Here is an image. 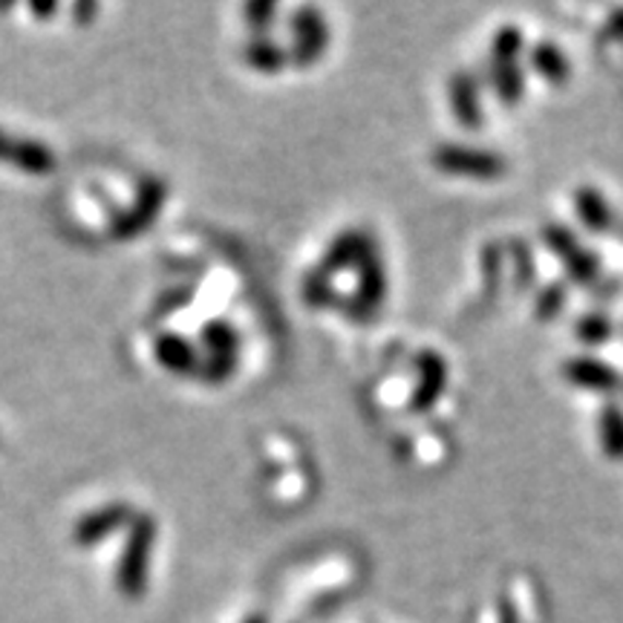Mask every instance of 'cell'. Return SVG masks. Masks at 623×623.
<instances>
[{"instance_id": "1", "label": "cell", "mask_w": 623, "mask_h": 623, "mask_svg": "<svg viewBox=\"0 0 623 623\" xmlns=\"http://www.w3.org/2000/svg\"><path fill=\"white\" fill-rule=\"evenodd\" d=\"M156 540V519L151 514H139L130 523L128 542H124L122 560L116 568V586L128 600H139L147 589V568H151V551Z\"/></svg>"}, {"instance_id": "2", "label": "cell", "mask_w": 623, "mask_h": 623, "mask_svg": "<svg viewBox=\"0 0 623 623\" xmlns=\"http://www.w3.org/2000/svg\"><path fill=\"white\" fill-rule=\"evenodd\" d=\"M430 159H433V168L442 170V173H451V177L496 179L508 170L500 154L465 145H439Z\"/></svg>"}, {"instance_id": "3", "label": "cell", "mask_w": 623, "mask_h": 623, "mask_svg": "<svg viewBox=\"0 0 623 623\" xmlns=\"http://www.w3.org/2000/svg\"><path fill=\"white\" fill-rule=\"evenodd\" d=\"M165 196H168V185H165L163 179L156 177L142 179L133 205L113 219L110 237H113V240H130V237L142 235V231L159 217V211H163L165 205Z\"/></svg>"}, {"instance_id": "4", "label": "cell", "mask_w": 623, "mask_h": 623, "mask_svg": "<svg viewBox=\"0 0 623 623\" xmlns=\"http://www.w3.org/2000/svg\"><path fill=\"white\" fill-rule=\"evenodd\" d=\"M542 240H546V245L558 254V260L563 263V268H566V275L572 277L575 284L591 286L598 280L600 275L598 260L591 257L589 251L577 243V237L572 235L566 226H546L542 228Z\"/></svg>"}, {"instance_id": "5", "label": "cell", "mask_w": 623, "mask_h": 623, "mask_svg": "<svg viewBox=\"0 0 623 623\" xmlns=\"http://www.w3.org/2000/svg\"><path fill=\"white\" fill-rule=\"evenodd\" d=\"M356 268H358L356 298L349 300L344 309H349V315L367 318L373 315L375 309L381 307L384 295H387V275H384V263H381L375 243L367 245L364 254L358 257Z\"/></svg>"}, {"instance_id": "6", "label": "cell", "mask_w": 623, "mask_h": 623, "mask_svg": "<svg viewBox=\"0 0 623 623\" xmlns=\"http://www.w3.org/2000/svg\"><path fill=\"white\" fill-rule=\"evenodd\" d=\"M291 35H295V47L289 52V61H295L298 67H312L318 58L324 56L330 29H326V21L318 9H298L291 15Z\"/></svg>"}, {"instance_id": "7", "label": "cell", "mask_w": 623, "mask_h": 623, "mask_svg": "<svg viewBox=\"0 0 623 623\" xmlns=\"http://www.w3.org/2000/svg\"><path fill=\"white\" fill-rule=\"evenodd\" d=\"M0 163L15 165L24 173L33 177H47L58 168V159L52 147L35 142V139H15L7 130H0Z\"/></svg>"}, {"instance_id": "8", "label": "cell", "mask_w": 623, "mask_h": 623, "mask_svg": "<svg viewBox=\"0 0 623 623\" xmlns=\"http://www.w3.org/2000/svg\"><path fill=\"white\" fill-rule=\"evenodd\" d=\"M130 523H133V508H130L128 502H110V505H105V508L93 511V514L79 519L73 540H75V546L89 549V546L107 540L113 531L130 526Z\"/></svg>"}, {"instance_id": "9", "label": "cell", "mask_w": 623, "mask_h": 623, "mask_svg": "<svg viewBox=\"0 0 623 623\" xmlns=\"http://www.w3.org/2000/svg\"><path fill=\"white\" fill-rule=\"evenodd\" d=\"M416 370H419V381H416L414 398H410V410L416 414H424L430 407L436 405L442 393L447 387V364L445 358L433 352V349H424L416 358Z\"/></svg>"}, {"instance_id": "10", "label": "cell", "mask_w": 623, "mask_h": 623, "mask_svg": "<svg viewBox=\"0 0 623 623\" xmlns=\"http://www.w3.org/2000/svg\"><path fill=\"white\" fill-rule=\"evenodd\" d=\"M370 243H373V237H367L364 231H358V228L340 231V235L333 240V245L326 249L324 260H321V266L312 272V277H318V280H326V284H333L335 275L347 272L349 266H356L358 257L364 254L367 245Z\"/></svg>"}, {"instance_id": "11", "label": "cell", "mask_w": 623, "mask_h": 623, "mask_svg": "<svg viewBox=\"0 0 623 623\" xmlns=\"http://www.w3.org/2000/svg\"><path fill=\"white\" fill-rule=\"evenodd\" d=\"M154 356L156 361L173 375H196L200 373V356L191 347V340H185L177 333H163L154 340Z\"/></svg>"}, {"instance_id": "12", "label": "cell", "mask_w": 623, "mask_h": 623, "mask_svg": "<svg viewBox=\"0 0 623 623\" xmlns=\"http://www.w3.org/2000/svg\"><path fill=\"white\" fill-rule=\"evenodd\" d=\"M451 110L462 128H479L482 124V101H479V84L470 73H456L447 87Z\"/></svg>"}, {"instance_id": "13", "label": "cell", "mask_w": 623, "mask_h": 623, "mask_svg": "<svg viewBox=\"0 0 623 623\" xmlns=\"http://www.w3.org/2000/svg\"><path fill=\"white\" fill-rule=\"evenodd\" d=\"M563 375H566V381H572L575 387L595 390V393H612V390H618V384H621V379H618L612 367L589 356L566 361Z\"/></svg>"}, {"instance_id": "14", "label": "cell", "mask_w": 623, "mask_h": 623, "mask_svg": "<svg viewBox=\"0 0 623 623\" xmlns=\"http://www.w3.org/2000/svg\"><path fill=\"white\" fill-rule=\"evenodd\" d=\"M575 205H577V217L586 228L591 231H603V228L612 223V211H609L607 196L600 194L598 188H577L575 191Z\"/></svg>"}, {"instance_id": "15", "label": "cell", "mask_w": 623, "mask_h": 623, "mask_svg": "<svg viewBox=\"0 0 623 623\" xmlns=\"http://www.w3.org/2000/svg\"><path fill=\"white\" fill-rule=\"evenodd\" d=\"M531 64H535L537 75H542L549 84H566L572 75V64L563 56V49L554 44H537L531 49Z\"/></svg>"}, {"instance_id": "16", "label": "cell", "mask_w": 623, "mask_h": 623, "mask_svg": "<svg viewBox=\"0 0 623 623\" xmlns=\"http://www.w3.org/2000/svg\"><path fill=\"white\" fill-rule=\"evenodd\" d=\"M245 61H249L254 70H260V73H280L286 67V61H289V52L280 47H275L272 41H266V38H257V41H251L249 47H245Z\"/></svg>"}, {"instance_id": "17", "label": "cell", "mask_w": 623, "mask_h": 623, "mask_svg": "<svg viewBox=\"0 0 623 623\" xmlns=\"http://www.w3.org/2000/svg\"><path fill=\"white\" fill-rule=\"evenodd\" d=\"M203 344L208 349V358H237V344L240 335L226 321H211L203 330Z\"/></svg>"}, {"instance_id": "18", "label": "cell", "mask_w": 623, "mask_h": 623, "mask_svg": "<svg viewBox=\"0 0 623 623\" xmlns=\"http://www.w3.org/2000/svg\"><path fill=\"white\" fill-rule=\"evenodd\" d=\"M519 52H523V33L511 24L502 26L500 33L494 35V44H491V70H496V67H514Z\"/></svg>"}, {"instance_id": "19", "label": "cell", "mask_w": 623, "mask_h": 623, "mask_svg": "<svg viewBox=\"0 0 623 623\" xmlns=\"http://www.w3.org/2000/svg\"><path fill=\"white\" fill-rule=\"evenodd\" d=\"M600 442L612 459H623V414L621 407L607 405L600 410Z\"/></svg>"}, {"instance_id": "20", "label": "cell", "mask_w": 623, "mask_h": 623, "mask_svg": "<svg viewBox=\"0 0 623 623\" xmlns=\"http://www.w3.org/2000/svg\"><path fill=\"white\" fill-rule=\"evenodd\" d=\"M491 82H494L496 98H500L502 105H517L519 98H523V89H526V82H523V73L517 70V64L491 70Z\"/></svg>"}, {"instance_id": "21", "label": "cell", "mask_w": 623, "mask_h": 623, "mask_svg": "<svg viewBox=\"0 0 623 623\" xmlns=\"http://www.w3.org/2000/svg\"><path fill=\"white\" fill-rule=\"evenodd\" d=\"M575 333L583 344H600V340H607L609 335H612V324H609V318L603 315H586L580 324H577Z\"/></svg>"}, {"instance_id": "22", "label": "cell", "mask_w": 623, "mask_h": 623, "mask_svg": "<svg viewBox=\"0 0 623 623\" xmlns=\"http://www.w3.org/2000/svg\"><path fill=\"white\" fill-rule=\"evenodd\" d=\"M563 307H566V286H549V289L540 295V300H537V318H540V321H549V318L558 315Z\"/></svg>"}, {"instance_id": "23", "label": "cell", "mask_w": 623, "mask_h": 623, "mask_svg": "<svg viewBox=\"0 0 623 623\" xmlns=\"http://www.w3.org/2000/svg\"><path fill=\"white\" fill-rule=\"evenodd\" d=\"M275 12V3H249V7H245V17H249L251 29H266Z\"/></svg>"}, {"instance_id": "24", "label": "cell", "mask_w": 623, "mask_h": 623, "mask_svg": "<svg viewBox=\"0 0 623 623\" xmlns=\"http://www.w3.org/2000/svg\"><path fill=\"white\" fill-rule=\"evenodd\" d=\"M188 298H191V291L188 289H177V291H170L168 298V303H159V309H156V312H159V315H168V312H173V309H179L182 307V303H188Z\"/></svg>"}, {"instance_id": "25", "label": "cell", "mask_w": 623, "mask_h": 623, "mask_svg": "<svg viewBox=\"0 0 623 623\" xmlns=\"http://www.w3.org/2000/svg\"><path fill=\"white\" fill-rule=\"evenodd\" d=\"M607 33L612 35V38H618V41H623V9H615V12L609 15Z\"/></svg>"}, {"instance_id": "26", "label": "cell", "mask_w": 623, "mask_h": 623, "mask_svg": "<svg viewBox=\"0 0 623 623\" xmlns=\"http://www.w3.org/2000/svg\"><path fill=\"white\" fill-rule=\"evenodd\" d=\"M29 12L38 17H49L58 12V3H29Z\"/></svg>"}, {"instance_id": "27", "label": "cell", "mask_w": 623, "mask_h": 623, "mask_svg": "<svg viewBox=\"0 0 623 623\" xmlns=\"http://www.w3.org/2000/svg\"><path fill=\"white\" fill-rule=\"evenodd\" d=\"M73 12L79 17H93L98 12V7H96V3H79V7H75Z\"/></svg>"}, {"instance_id": "28", "label": "cell", "mask_w": 623, "mask_h": 623, "mask_svg": "<svg viewBox=\"0 0 623 623\" xmlns=\"http://www.w3.org/2000/svg\"><path fill=\"white\" fill-rule=\"evenodd\" d=\"M243 623H268L266 615H249Z\"/></svg>"}]
</instances>
